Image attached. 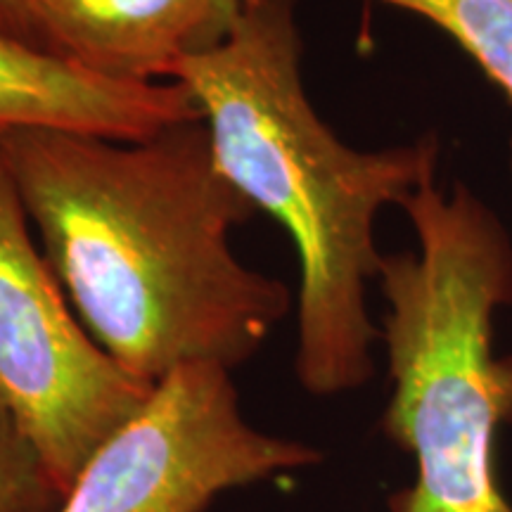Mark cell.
I'll return each instance as SVG.
<instances>
[{"instance_id": "obj_5", "label": "cell", "mask_w": 512, "mask_h": 512, "mask_svg": "<svg viewBox=\"0 0 512 512\" xmlns=\"http://www.w3.org/2000/svg\"><path fill=\"white\" fill-rule=\"evenodd\" d=\"M233 370L188 366L98 446L60 512H204L221 494L316 465L306 441L256 430Z\"/></svg>"}, {"instance_id": "obj_6", "label": "cell", "mask_w": 512, "mask_h": 512, "mask_svg": "<svg viewBox=\"0 0 512 512\" xmlns=\"http://www.w3.org/2000/svg\"><path fill=\"white\" fill-rule=\"evenodd\" d=\"M252 0H38L36 48L114 81L169 83L226 41Z\"/></svg>"}, {"instance_id": "obj_7", "label": "cell", "mask_w": 512, "mask_h": 512, "mask_svg": "<svg viewBox=\"0 0 512 512\" xmlns=\"http://www.w3.org/2000/svg\"><path fill=\"white\" fill-rule=\"evenodd\" d=\"M190 119L202 112L181 83L102 79L0 36V136L46 126L138 140Z\"/></svg>"}, {"instance_id": "obj_10", "label": "cell", "mask_w": 512, "mask_h": 512, "mask_svg": "<svg viewBox=\"0 0 512 512\" xmlns=\"http://www.w3.org/2000/svg\"><path fill=\"white\" fill-rule=\"evenodd\" d=\"M38 0H0V36L36 50Z\"/></svg>"}, {"instance_id": "obj_9", "label": "cell", "mask_w": 512, "mask_h": 512, "mask_svg": "<svg viewBox=\"0 0 512 512\" xmlns=\"http://www.w3.org/2000/svg\"><path fill=\"white\" fill-rule=\"evenodd\" d=\"M64 496L43 451L0 396V512H60Z\"/></svg>"}, {"instance_id": "obj_1", "label": "cell", "mask_w": 512, "mask_h": 512, "mask_svg": "<svg viewBox=\"0 0 512 512\" xmlns=\"http://www.w3.org/2000/svg\"><path fill=\"white\" fill-rule=\"evenodd\" d=\"M0 157L83 328L136 380L235 370L290 311L283 280L230 249L256 207L216 164L204 119L138 140L17 128Z\"/></svg>"}, {"instance_id": "obj_3", "label": "cell", "mask_w": 512, "mask_h": 512, "mask_svg": "<svg viewBox=\"0 0 512 512\" xmlns=\"http://www.w3.org/2000/svg\"><path fill=\"white\" fill-rule=\"evenodd\" d=\"M401 209L415 252L384 254L392 394L382 432L415 458V482L389 512H512L494 441L512 422V356L494 354V318L512 302V238L463 183H422Z\"/></svg>"}, {"instance_id": "obj_2", "label": "cell", "mask_w": 512, "mask_h": 512, "mask_svg": "<svg viewBox=\"0 0 512 512\" xmlns=\"http://www.w3.org/2000/svg\"><path fill=\"white\" fill-rule=\"evenodd\" d=\"M299 0H252L221 46L178 64L219 169L271 214L299 259L294 373L313 396L373 377L368 283L380 273L377 216L437 176V133L384 150L349 147L306 95Z\"/></svg>"}, {"instance_id": "obj_8", "label": "cell", "mask_w": 512, "mask_h": 512, "mask_svg": "<svg viewBox=\"0 0 512 512\" xmlns=\"http://www.w3.org/2000/svg\"><path fill=\"white\" fill-rule=\"evenodd\" d=\"M380 3L413 12L444 31L512 102V0H380Z\"/></svg>"}, {"instance_id": "obj_4", "label": "cell", "mask_w": 512, "mask_h": 512, "mask_svg": "<svg viewBox=\"0 0 512 512\" xmlns=\"http://www.w3.org/2000/svg\"><path fill=\"white\" fill-rule=\"evenodd\" d=\"M152 389L119 368L69 309L0 157V396L64 491Z\"/></svg>"}]
</instances>
